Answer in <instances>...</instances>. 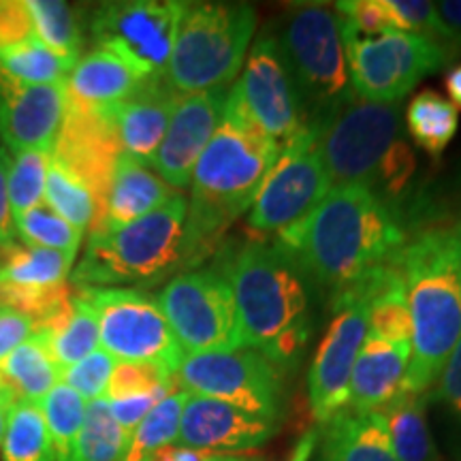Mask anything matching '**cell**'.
I'll use <instances>...</instances> for the list:
<instances>
[{"label": "cell", "mask_w": 461, "mask_h": 461, "mask_svg": "<svg viewBox=\"0 0 461 461\" xmlns=\"http://www.w3.org/2000/svg\"><path fill=\"white\" fill-rule=\"evenodd\" d=\"M406 241L393 203L363 186H333L312 214L276 235L274 244L303 278L333 297L395 263Z\"/></svg>", "instance_id": "cell-1"}, {"label": "cell", "mask_w": 461, "mask_h": 461, "mask_svg": "<svg viewBox=\"0 0 461 461\" xmlns=\"http://www.w3.org/2000/svg\"><path fill=\"white\" fill-rule=\"evenodd\" d=\"M280 149L252 124L229 88L221 124L190 176L193 199L184 227L182 267H197L218 250L230 224L255 205Z\"/></svg>", "instance_id": "cell-2"}, {"label": "cell", "mask_w": 461, "mask_h": 461, "mask_svg": "<svg viewBox=\"0 0 461 461\" xmlns=\"http://www.w3.org/2000/svg\"><path fill=\"white\" fill-rule=\"evenodd\" d=\"M214 267L233 293L241 348L291 366L310 338L305 278L291 257L274 241L252 238L218 248Z\"/></svg>", "instance_id": "cell-3"}, {"label": "cell", "mask_w": 461, "mask_h": 461, "mask_svg": "<svg viewBox=\"0 0 461 461\" xmlns=\"http://www.w3.org/2000/svg\"><path fill=\"white\" fill-rule=\"evenodd\" d=\"M397 263L412 327L402 391L428 395L461 338V252L447 227H431L406 241Z\"/></svg>", "instance_id": "cell-4"}, {"label": "cell", "mask_w": 461, "mask_h": 461, "mask_svg": "<svg viewBox=\"0 0 461 461\" xmlns=\"http://www.w3.org/2000/svg\"><path fill=\"white\" fill-rule=\"evenodd\" d=\"M305 124L316 129L322 165L336 186H363L393 203L417 171L400 103H370L350 92Z\"/></svg>", "instance_id": "cell-5"}, {"label": "cell", "mask_w": 461, "mask_h": 461, "mask_svg": "<svg viewBox=\"0 0 461 461\" xmlns=\"http://www.w3.org/2000/svg\"><path fill=\"white\" fill-rule=\"evenodd\" d=\"M257 31L246 3H182L165 82L177 95L229 88Z\"/></svg>", "instance_id": "cell-6"}, {"label": "cell", "mask_w": 461, "mask_h": 461, "mask_svg": "<svg viewBox=\"0 0 461 461\" xmlns=\"http://www.w3.org/2000/svg\"><path fill=\"white\" fill-rule=\"evenodd\" d=\"M188 203L177 193L140 221L103 235H90L75 286L157 285L182 267Z\"/></svg>", "instance_id": "cell-7"}, {"label": "cell", "mask_w": 461, "mask_h": 461, "mask_svg": "<svg viewBox=\"0 0 461 461\" xmlns=\"http://www.w3.org/2000/svg\"><path fill=\"white\" fill-rule=\"evenodd\" d=\"M274 39L302 99L305 122L353 92L336 9L327 5L291 9Z\"/></svg>", "instance_id": "cell-8"}, {"label": "cell", "mask_w": 461, "mask_h": 461, "mask_svg": "<svg viewBox=\"0 0 461 461\" xmlns=\"http://www.w3.org/2000/svg\"><path fill=\"white\" fill-rule=\"evenodd\" d=\"M339 28L350 90L357 99L370 103H400L420 79L440 71L455 56L453 50L420 34L389 31L367 37L342 17Z\"/></svg>", "instance_id": "cell-9"}, {"label": "cell", "mask_w": 461, "mask_h": 461, "mask_svg": "<svg viewBox=\"0 0 461 461\" xmlns=\"http://www.w3.org/2000/svg\"><path fill=\"white\" fill-rule=\"evenodd\" d=\"M99 321V344L113 361L152 363L171 376L184 350L149 293L122 286H77Z\"/></svg>", "instance_id": "cell-10"}, {"label": "cell", "mask_w": 461, "mask_h": 461, "mask_svg": "<svg viewBox=\"0 0 461 461\" xmlns=\"http://www.w3.org/2000/svg\"><path fill=\"white\" fill-rule=\"evenodd\" d=\"M331 190V180L319 149V135L305 124L280 149V157L258 190L248 229L257 240L280 235L302 222L319 207Z\"/></svg>", "instance_id": "cell-11"}, {"label": "cell", "mask_w": 461, "mask_h": 461, "mask_svg": "<svg viewBox=\"0 0 461 461\" xmlns=\"http://www.w3.org/2000/svg\"><path fill=\"white\" fill-rule=\"evenodd\" d=\"M157 302L184 355L241 348L233 293L214 265L173 276Z\"/></svg>", "instance_id": "cell-12"}, {"label": "cell", "mask_w": 461, "mask_h": 461, "mask_svg": "<svg viewBox=\"0 0 461 461\" xmlns=\"http://www.w3.org/2000/svg\"><path fill=\"white\" fill-rule=\"evenodd\" d=\"M188 395L210 397L241 411L280 420L282 378L278 366L250 348L186 355L173 374Z\"/></svg>", "instance_id": "cell-13"}, {"label": "cell", "mask_w": 461, "mask_h": 461, "mask_svg": "<svg viewBox=\"0 0 461 461\" xmlns=\"http://www.w3.org/2000/svg\"><path fill=\"white\" fill-rule=\"evenodd\" d=\"M182 3L131 0L101 5L92 15L96 48L112 51L143 79L165 77Z\"/></svg>", "instance_id": "cell-14"}, {"label": "cell", "mask_w": 461, "mask_h": 461, "mask_svg": "<svg viewBox=\"0 0 461 461\" xmlns=\"http://www.w3.org/2000/svg\"><path fill=\"white\" fill-rule=\"evenodd\" d=\"M248 118L278 146L305 126V113L285 58L272 34H263L246 58L244 75L233 86Z\"/></svg>", "instance_id": "cell-15"}, {"label": "cell", "mask_w": 461, "mask_h": 461, "mask_svg": "<svg viewBox=\"0 0 461 461\" xmlns=\"http://www.w3.org/2000/svg\"><path fill=\"white\" fill-rule=\"evenodd\" d=\"M366 336L367 310L363 305H346L333 312L308 374V400L319 423L348 408L350 376Z\"/></svg>", "instance_id": "cell-16"}, {"label": "cell", "mask_w": 461, "mask_h": 461, "mask_svg": "<svg viewBox=\"0 0 461 461\" xmlns=\"http://www.w3.org/2000/svg\"><path fill=\"white\" fill-rule=\"evenodd\" d=\"M118 132L109 109H86L67 101V113L51 149V157L60 160L68 171L82 180L95 197L96 216L105 203L113 167L118 163ZM95 216V221H96Z\"/></svg>", "instance_id": "cell-17"}, {"label": "cell", "mask_w": 461, "mask_h": 461, "mask_svg": "<svg viewBox=\"0 0 461 461\" xmlns=\"http://www.w3.org/2000/svg\"><path fill=\"white\" fill-rule=\"evenodd\" d=\"M67 113V82L31 86L0 75V137L11 154H51Z\"/></svg>", "instance_id": "cell-18"}, {"label": "cell", "mask_w": 461, "mask_h": 461, "mask_svg": "<svg viewBox=\"0 0 461 461\" xmlns=\"http://www.w3.org/2000/svg\"><path fill=\"white\" fill-rule=\"evenodd\" d=\"M229 88L180 95L152 169L171 188H186L194 165L221 124Z\"/></svg>", "instance_id": "cell-19"}, {"label": "cell", "mask_w": 461, "mask_h": 461, "mask_svg": "<svg viewBox=\"0 0 461 461\" xmlns=\"http://www.w3.org/2000/svg\"><path fill=\"white\" fill-rule=\"evenodd\" d=\"M280 428V420L241 411L210 397L188 395L184 403L177 445L210 453L258 448Z\"/></svg>", "instance_id": "cell-20"}, {"label": "cell", "mask_w": 461, "mask_h": 461, "mask_svg": "<svg viewBox=\"0 0 461 461\" xmlns=\"http://www.w3.org/2000/svg\"><path fill=\"white\" fill-rule=\"evenodd\" d=\"M177 99L180 95L165 82V77L148 79L135 95L109 109L126 157L152 167Z\"/></svg>", "instance_id": "cell-21"}, {"label": "cell", "mask_w": 461, "mask_h": 461, "mask_svg": "<svg viewBox=\"0 0 461 461\" xmlns=\"http://www.w3.org/2000/svg\"><path fill=\"white\" fill-rule=\"evenodd\" d=\"M176 194V190L160 180V176L149 167L122 152L113 167L105 203H103L101 214L92 222L90 235H103L109 230L122 229L126 224L148 216L149 212L158 210Z\"/></svg>", "instance_id": "cell-22"}, {"label": "cell", "mask_w": 461, "mask_h": 461, "mask_svg": "<svg viewBox=\"0 0 461 461\" xmlns=\"http://www.w3.org/2000/svg\"><path fill=\"white\" fill-rule=\"evenodd\" d=\"M411 361V344H393L367 333L350 376V412H376L400 395Z\"/></svg>", "instance_id": "cell-23"}, {"label": "cell", "mask_w": 461, "mask_h": 461, "mask_svg": "<svg viewBox=\"0 0 461 461\" xmlns=\"http://www.w3.org/2000/svg\"><path fill=\"white\" fill-rule=\"evenodd\" d=\"M112 51L95 48L79 56L67 77V101L86 109H112L135 95L146 84Z\"/></svg>", "instance_id": "cell-24"}, {"label": "cell", "mask_w": 461, "mask_h": 461, "mask_svg": "<svg viewBox=\"0 0 461 461\" xmlns=\"http://www.w3.org/2000/svg\"><path fill=\"white\" fill-rule=\"evenodd\" d=\"M321 461H400L387 420L376 412L342 411L322 423Z\"/></svg>", "instance_id": "cell-25"}, {"label": "cell", "mask_w": 461, "mask_h": 461, "mask_svg": "<svg viewBox=\"0 0 461 461\" xmlns=\"http://www.w3.org/2000/svg\"><path fill=\"white\" fill-rule=\"evenodd\" d=\"M37 331L43 333L60 370L75 366L99 348V321L79 293H71V297L51 310L48 319L39 322Z\"/></svg>", "instance_id": "cell-26"}, {"label": "cell", "mask_w": 461, "mask_h": 461, "mask_svg": "<svg viewBox=\"0 0 461 461\" xmlns=\"http://www.w3.org/2000/svg\"><path fill=\"white\" fill-rule=\"evenodd\" d=\"M62 370L51 355L41 331L20 344L0 361V383L17 395V400L41 402L60 383Z\"/></svg>", "instance_id": "cell-27"}, {"label": "cell", "mask_w": 461, "mask_h": 461, "mask_svg": "<svg viewBox=\"0 0 461 461\" xmlns=\"http://www.w3.org/2000/svg\"><path fill=\"white\" fill-rule=\"evenodd\" d=\"M428 395L400 391L395 400L380 408L391 438V447L400 461H436L438 453L431 440L428 419Z\"/></svg>", "instance_id": "cell-28"}, {"label": "cell", "mask_w": 461, "mask_h": 461, "mask_svg": "<svg viewBox=\"0 0 461 461\" xmlns=\"http://www.w3.org/2000/svg\"><path fill=\"white\" fill-rule=\"evenodd\" d=\"M406 126L420 149L431 158H440L457 135L459 112L436 90H423L406 109Z\"/></svg>", "instance_id": "cell-29"}, {"label": "cell", "mask_w": 461, "mask_h": 461, "mask_svg": "<svg viewBox=\"0 0 461 461\" xmlns=\"http://www.w3.org/2000/svg\"><path fill=\"white\" fill-rule=\"evenodd\" d=\"M77 62L56 54L39 39L0 50V75L20 84L48 86L67 82Z\"/></svg>", "instance_id": "cell-30"}, {"label": "cell", "mask_w": 461, "mask_h": 461, "mask_svg": "<svg viewBox=\"0 0 461 461\" xmlns=\"http://www.w3.org/2000/svg\"><path fill=\"white\" fill-rule=\"evenodd\" d=\"M131 436L113 419L105 397L88 402L86 417L75 440L73 461H122Z\"/></svg>", "instance_id": "cell-31"}, {"label": "cell", "mask_w": 461, "mask_h": 461, "mask_svg": "<svg viewBox=\"0 0 461 461\" xmlns=\"http://www.w3.org/2000/svg\"><path fill=\"white\" fill-rule=\"evenodd\" d=\"M0 448L3 461H56L41 403L17 400Z\"/></svg>", "instance_id": "cell-32"}, {"label": "cell", "mask_w": 461, "mask_h": 461, "mask_svg": "<svg viewBox=\"0 0 461 461\" xmlns=\"http://www.w3.org/2000/svg\"><path fill=\"white\" fill-rule=\"evenodd\" d=\"M45 205L82 233L92 227L96 216V203L88 186L54 157H50L48 165Z\"/></svg>", "instance_id": "cell-33"}, {"label": "cell", "mask_w": 461, "mask_h": 461, "mask_svg": "<svg viewBox=\"0 0 461 461\" xmlns=\"http://www.w3.org/2000/svg\"><path fill=\"white\" fill-rule=\"evenodd\" d=\"M186 400V391H176V393L160 400L131 434L129 448H126L122 461H149V457L160 448L173 445L177 440Z\"/></svg>", "instance_id": "cell-34"}, {"label": "cell", "mask_w": 461, "mask_h": 461, "mask_svg": "<svg viewBox=\"0 0 461 461\" xmlns=\"http://www.w3.org/2000/svg\"><path fill=\"white\" fill-rule=\"evenodd\" d=\"M39 403H41L45 425H48L54 459L73 461L75 440H77L79 429H82L88 402L77 391L58 383Z\"/></svg>", "instance_id": "cell-35"}, {"label": "cell", "mask_w": 461, "mask_h": 461, "mask_svg": "<svg viewBox=\"0 0 461 461\" xmlns=\"http://www.w3.org/2000/svg\"><path fill=\"white\" fill-rule=\"evenodd\" d=\"M26 5L39 41L56 54L77 62L82 50V31L73 9L60 0H26Z\"/></svg>", "instance_id": "cell-36"}, {"label": "cell", "mask_w": 461, "mask_h": 461, "mask_svg": "<svg viewBox=\"0 0 461 461\" xmlns=\"http://www.w3.org/2000/svg\"><path fill=\"white\" fill-rule=\"evenodd\" d=\"M14 224L17 238L24 241V246L58 250L75 257L79 250V244H82V230H77L73 224L62 221L45 203L15 216Z\"/></svg>", "instance_id": "cell-37"}, {"label": "cell", "mask_w": 461, "mask_h": 461, "mask_svg": "<svg viewBox=\"0 0 461 461\" xmlns=\"http://www.w3.org/2000/svg\"><path fill=\"white\" fill-rule=\"evenodd\" d=\"M50 157L48 152H20L9 157L7 197L14 218L45 203Z\"/></svg>", "instance_id": "cell-38"}, {"label": "cell", "mask_w": 461, "mask_h": 461, "mask_svg": "<svg viewBox=\"0 0 461 461\" xmlns=\"http://www.w3.org/2000/svg\"><path fill=\"white\" fill-rule=\"evenodd\" d=\"M173 391H176V380L163 367L152 366V363L118 361L112 372V378H109L105 400L115 402L124 400V397L173 393Z\"/></svg>", "instance_id": "cell-39"}, {"label": "cell", "mask_w": 461, "mask_h": 461, "mask_svg": "<svg viewBox=\"0 0 461 461\" xmlns=\"http://www.w3.org/2000/svg\"><path fill=\"white\" fill-rule=\"evenodd\" d=\"M115 367V361L103 348H96L86 359L62 370L60 383L77 391L86 402H95L105 397L109 378Z\"/></svg>", "instance_id": "cell-40"}, {"label": "cell", "mask_w": 461, "mask_h": 461, "mask_svg": "<svg viewBox=\"0 0 461 461\" xmlns=\"http://www.w3.org/2000/svg\"><path fill=\"white\" fill-rule=\"evenodd\" d=\"M338 15L359 34H380L397 31L387 0H346L336 5Z\"/></svg>", "instance_id": "cell-41"}, {"label": "cell", "mask_w": 461, "mask_h": 461, "mask_svg": "<svg viewBox=\"0 0 461 461\" xmlns=\"http://www.w3.org/2000/svg\"><path fill=\"white\" fill-rule=\"evenodd\" d=\"M34 34L32 15L26 0H0V50L32 41Z\"/></svg>", "instance_id": "cell-42"}, {"label": "cell", "mask_w": 461, "mask_h": 461, "mask_svg": "<svg viewBox=\"0 0 461 461\" xmlns=\"http://www.w3.org/2000/svg\"><path fill=\"white\" fill-rule=\"evenodd\" d=\"M37 331V322L20 310L0 305V361L9 357L20 344L31 339Z\"/></svg>", "instance_id": "cell-43"}, {"label": "cell", "mask_w": 461, "mask_h": 461, "mask_svg": "<svg viewBox=\"0 0 461 461\" xmlns=\"http://www.w3.org/2000/svg\"><path fill=\"white\" fill-rule=\"evenodd\" d=\"M176 393V391H173ZM171 393H149V395H135V397H124V400L109 402L113 419L118 420V425L126 434H132L137 429V425L146 419V414L152 411L160 400H165Z\"/></svg>", "instance_id": "cell-44"}, {"label": "cell", "mask_w": 461, "mask_h": 461, "mask_svg": "<svg viewBox=\"0 0 461 461\" xmlns=\"http://www.w3.org/2000/svg\"><path fill=\"white\" fill-rule=\"evenodd\" d=\"M434 397L461 419V338L438 378Z\"/></svg>", "instance_id": "cell-45"}, {"label": "cell", "mask_w": 461, "mask_h": 461, "mask_svg": "<svg viewBox=\"0 0 461 461\" xmlns=\"http://www.w3.org/2000/svg\"><path fill=\"white\" fill-rule=\"evenodd\" d=\"M438 26H440L442 41L453 51L461 48V0H445L434 3Z\"/></svg>", "instance_id": "cell-46"}, {"label": "cell", "mask_w": 461, "mask_h": 461, "mask_svg": "<svg viewBox=\"0 0 461 461\" xmlns=\"http://www.w3.org/2000/svg\"><path fill=\"white\" fill-rule=\"evenodd\" d=\"M7 173H9V152L0 146V248L14 246L17 240L14 216H11L9 197H7Z\"/></svg>", "instance_id": "cell-47"}, {"label": "cell", "mask_w": 461, "mask_h": 461, "mask_svg": "<svg viewBox=\"0 0 461 461\" xmlns=\"http://www.w3.org/2000/svg\"><path fill=\"white\" fill-rule=\"evenodd\" d=\"M218 453L199 451V448H188L180 445H169L160 448L149 457V461H210Z\"/></svg>", "instance_id": "cell-48"}, {"label": "cell", "mask_w": 461, "mask_h": 461, "mask_svg": "<svg viewBox=\"0 0 461 461\" xmlns=\"http://www.w3.org/2000/svg\"><path fill=\"white\" fill-rule=\"evenodd\" d=\"M316 445H319V431H316V429L305 431V434L299 438L295 448H293V453H291V457H288V461H310Z\"/></svg>", "instance_id": "cell-49"}, {"label": "cell", "mask_w": 461, "mask_h": 461, "mask_svg": "<svg viewBox=\"0 0 461 461\" xmlns=\"http://www.w3.org/2000/svg\"><path fill=\"white\" fill-rule=\"evenodd\" d=\"M15 403H17V395L14 393V391H11L9 387H5V384H0V445H3V438H5V431H7L11 411H14Z\"/></svg>", "instance_id": "cell-50"}, {"label": "cell", "mask_w": 461, "mask_h": 461, "mask_svg": "<svg viewBox=\"0 0 461 461\" xmlns=\"http://www.w3.org/2000/svg\"><path fill=\"white\" fill-rule=\"evenodd\" d=\"M445 88L448 92V99H451V103L459 112L461 109V62L459 65H455L453 68H448L445 77Z\"/></svg>", "instance_id": "cell-51"}, {"label": "cell", "mask_w": 461, "mask_h": 461, "mask_svg": "<svg viewBox=\"0 0 461 461\" xmlns=\"http://www.w3.org/2000/svg\"><path fill=\"white\" fill-rule=\"evenodd\" d=\"M447 233H448V238H451V241L455 244V248H457V250L461 252V216L453 224H448Z\"/></svg>", "instance_id": "cell-52"}, {"label": "cell", "mask_w": 461, "mask_h": 461, "mask_svg": "<svg viewBox=\"0 0 461 461\" xmlns=\"http://www.w3.org/2000/svg\"><path fill=\"white\" fill-rule=\"evenodd\" d=\"M210 461H250V459H241V457H227V455H214Z\"/></svg>", "instance_id": "cell-53"}, {"label": "cell", "mask_w": 461, "mask_h": 461, "mask_svg": "<svg viewBox=\"0 0 461 461\" xmlns=\"http://www.w3.org/2000/svg\"><path fill=\"white\" fill-rule=\"evenodd\" d=\"M0 257H3V248H0Z\"/></svg>", "instance_id": "cell-54"}, {"label": "cell", "mask_w": 461, "mask_h": 461, "mask_svg": "<svg viewBox=\"0 0 461 461\" xmlns=\"http://www.w3.org/2000/svg\"><path fill=\"white\" fill-rule=\"evenodd\" d=\"M0 384H3V383H0Z\"/></svg>", "instance_id": "cell-55"}]
</instances>
